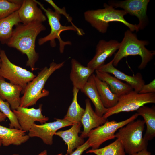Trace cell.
<instances>
[{
	"label": "cell",
	"instance_id": "cell-26",
	"mask_svg": "<svg viewBox=\"0 0 155 155\" xmlns=\"http://www.w3.org/2000/svg\"><path fill=\"white\" fill-rule=\"evenodd\" d=\"M79 90L73 87L72 102L63 119L73 124L81 123V119L85 111V109L80 106L78 102V94Z\"/></svg>",
	"mask_w": 155,
	"mask_h": 155
},
{
	"label": "cell",
	"instance_id": "cell-31",
	"mask_svg": "<svg viewBox=\"0 0 155 155\" xmlns=\"http://www.w3.org/2000/svg\"><path fill=\"white\" fill-rule=\"evenodd\" d=\"M155 92V80L154 79L149 83L144 84L142 87L139 93L145 94Z\"/></svg>",
	"mask_w": 155,
	"mask_h": 155
},
{
	"label": "cell",
	"instance_id": "cell-9",
	"mask_svg": "<svg viewBox=\"0 0 155 155\" xmlns=\"http://www.w3.org/2000/svg\"><path fill=\"white\" fill-rule=\"evenodd\" d=\"M0 58L1 60L0 76L8 80L13 84L21 87L23 92L28 83L36 75L32 72L12 63L4 50L1 51Z\"/></svg>",
	"mask_w": 155,
	"mask_h": 155
},
{
	"label": "cell",
	"instance_id": "cell-30",
	"mask_svg": "<svg viewBox=\"0 0 155 155\" xmlns=\"http://www.w3.org/2000/svg\"><path fill=\"white\" fill-rule=\"evenodd\" d=\"M45 1L51 5L54 9L55 11L60 15L61 14L63 15L66 18L68 21L71 23L72 26L75 27H77L73 23L72 18L69 16V14L67 13L65 7H63L62 8L59 7L51 0H45Z\"/></svg>",
	"mask_w": 155,
	"mask_h": 155
},
{
	"label": "cell",
	"instance_id": "cell-23",
	"mask_svg": "<svg viewBox=\"0 0 155 155\" xmlns=\"http://www.w3.org/2000/svg\"><path fill=\"white\" fill-rule=\"evenodd\" d=\"M137 113L138 115L142 116L146 126V132L144 136V140L147 141H151L155 136V108L143 106L140 108Z\"/></svg>",
	"mask_w": 155,
	"mask_h": 155
},
{
	"label": "cell",
	"instance_id": "cell-11",
	"mask_svg": "<svg viewBox=\"0 0 155 155\" xmlns=\"http://www.w3.org/2000/svg\"><path fill=\"white\" fill-rule=\"evenodd\" d=\"M56 121L45 123L40 125L35 123L28 131L30 137H38L40 138L45 144L51 145L53 143V136L59 129L72 125L71 123L63 119H56Z\"/></svg>",
	"mask_w": 155,
	"mask_h": 155
},
{
	"label": "cell",
	"instance_id": "cell-2",
	"mask_svg": "<svg viewBox=\"0 0 155 155\" xmlns=\"http://www.w3.org/2000/svg\"><path fill=\"white\" fill-rule=\"evenodd\" d=\"M103 6V9L88 10L84 13L85 20L99 32L106 33L109 23L115 22L122 23L132 32L139 30L137 24L130 23L124 18L127 14L124 10L116 9L106 3Z\"/></svg>",
	"mask_w": 155,
	"mask_h": 155
},
{
	"label": "cell",
	"instance_id": "cell-17",
	"mask_svg": "<svg viewBox=\"0 0 155 155\" xmlns=\"http://www.w3.org/2000/svg\"><path fill=\"white\" fill-rule=\"evenodd\" d=\"M85 102V111L81 119L83 131L80 137L83 139L88 137V134L91 130L102 125L108 120L96 113L92 107L89 99H86Z\"/></svg>",
	"mask_w": 155,
	"mask_h": 155
},
{
	"label": "cell",
	"instance_id": "cell-33",
	"mask_svg": "<svg viewBox=\"0 0 155 155\" xmlns=\"http://www.w3.org/2000/svg\"><path fill=\"white\" fill-rule=\"evenodd\" d=\"M132 155H151V154L148 151L147 149H144Z\"/></svg>",
	"mask_w": 155,
	"mask_h": 155
},
{
	"label": "cell",
	"instance_id": "cell-6",
	"mask_svg": "<svg viewBox=\"0 0 155 155\" xmlns=\"http://www.w3.org/2000/svg\"><path fill=\"white\" fill-rule=\"evenodd\" d=\"M37 4L45 13L47 18L49 25L51 28V32L47 36L39 39L38 44L42 45L46 42L50 41V46L54 47L56 45L55 40L57 39L59 42V50L61 53L64 52L65 47L66 45H70L71 42L69 41H64L60 37V34L63 32L67 30H72L77 32L80 36L83 35L84 33L81 29L74 27L72 26H65L62 25L60 22L61 15L51 9L45 8L43 4L38 1L36 0Z\"/></svg>",
	"mask_w": 155,
	"mask_h": 155
},
{
	"label": "cell",
	"instance_id": "cell-35",
	"mask_svg": "<svg viewBox=\"0 0 155 155\" xmlns=\"http://www.w3.org/2000/svg\"><path fill=\"white\" fill-rule=\"evenodd\" d=\"M6 117L3 113L0 111V122L4 121Z\"/></svg>",
	"mask_w": 155,
	"mask_h": 155
},
{
	"label": "cell",
	"instance_id": "cell-12",
	"mask_svg": "<svg viewBox=\"0 0 155 155\" xmlns=\"http://www.w3.org/2000/svg\"><path fill=\"white\" fill-rule=\"evenodd\" d=\"M42 104H40L37 109L20 106L16 110L13 111L22 130L26 132L28 131L35 122H39L42 124L49 120L48 117L42 114Z\"/></svg>",
	"mask_w": 155,
	"mask_h": 155
},
{
	"label": "cell",
	"instance_id": "cell-7",
	"mask_svg": "<svg viewBox=\"0 0 155 155\" xmlns=\"http://www.w3.org/2000/svg\"><path fill=\"white\" fill-rule=\"evenodd\" d=\"M155 103V93L141 94L132 90L128 93L119 96L116 105L108 109L102 117L107 119L114 114L137 111L145 104Z\"/></svg>",
	"mask_w": 155,
	"mask_h": 155
},
{
	"label": "cell",
	"instance_id": "cell-18",
	"mask_svg": "<svg viewBox=\"0 0 155 155\" xmlns=\"http://www.w3.org/2000/svg\"><path fill=\"white\" fill-rule=\"evenodd\" d=\"M82 124L81 123L73 124L69 129L60 131L55 133V135L62 139L67 146L65 155L70 154L75 148H77L84 143L83 139L78 136Z\"/></svg>",
	"mask_w": 155,
	"mask_h": 155
},
{
	"label": "cell",
	"instance_id": "cell-21",
	"mask_svg": "<svg viewBox=\"0 0 155 155\" xmlns=\"http://www.w3.org/2000/svg\"><path fill=\"white\" fill-rule=\"evenodd\" d=\"M93 74L80 90L91 100L95 106L96 113L102 117L108 109L105 108L102 103Z\"/></svg>",
	"mask_w": 155,
	"mask_h": 155
},
{
	"label": "cell",
	"instance_id": "cell-1",
	"mask_svg": "<svg viewBox=\"0 0 155 155\" xmlns=\"http://www.w3.org/2000/svg\"><path fill=\"white\" fill-rule=\"evenodd\" d=\"M12 35L6 43L10 47L16 49L28 57L26 65L32 71L36 69L35 63L39 58L35 50L36 39L40 33L46 29L42 23L34 22L24 24H19L15 26Z\"/></svg>",
	"mask_w": 155,
	"mask_h": 155
},
{
	"label": "cell",
	"instance_id": "cell-16",
	"mask_svg": "<svg viewBox=\"0 0 155 155\" xmlns=\"http://www.w3.org/2000/svg\"><path fill=\"white\" fill-rule=\"evenodd\" d=\"M23 91L21 87L7 82L0 76V97L3 100H6L12 111L20 106V94Z\"/></svg>",
	"mask_w": 155,
	"mask_h": 155
},
{
	"label": "cell",
	"instance_id": "cell-34",
	"mask_svg": "<svg viewBox=\"0 0 155 155\" xmlns=\"http://www.w3.org/2000/svg\"><path fill=\"white\" fill-rule=\"evenodd\" d=\"M12 155H19L18 154H14ZM38 155H48L47 154V151L46 150H44L42 152L39 154ZM56 155H62V153H60Z\"/></svg>",
	"mask_w": 155,
	"mask_h": 155
},
{
	"label": "cell",
	"instance_id": "cell-19",
	"mask_svg": "<svg viewBox=\"0 0 155 155\" xmlns=\"http://www.w3.org/2000/svg\"><path fill=\"white\" fill-rule=\"evenodd\" d=\"M71 69L70 78L73 87L81 90L93 74L94 70L82 65L75 59L71 61Z\"/></svg>",
	"mask_w": 155,
	"mask_h": 155
},
{
	"label": "cell",
	"instance_id": "cell-14",
	"mask_svg": "<svg viewBox=\"0 0 155 155\" xmlns=\"http://www.w3.org/2000/svg\"><path fill=\"white\" fill-rule=\"evenodd\" d=\"M37 5L35 0H23L18 11L23 24H26L36 22L42 23L46 20V16L37 6Z\"/></svg>",
	"mask_w": 155,
	"mask_h": 155
},
{
	"label": "cell",
	"instance_id": "cell-32",
	"mask_svg": "<svg viewBox=\"0 0 155 155\" xmlns=\"http://www.w3.org/2000/svg\"><path fill=\"white\" fill-rule=\"evenodd\" d=\"M90 147L87 140L84 144L76 148L70 155H81L83 152L87 149Z\"/></svg>",
	"mask_w": 155,
	"mask_h": 155
},
{
	"label": "cell",
	"instance_id": "cell-29",
	"mask_svg": "<svg viewBox=\"0 0 155 155\" xmlns=\"http://www.w3.org/2000/svg\"><path fill=\"white\" fill-rule=\"evenodd\" d=\"M0 111L9 119L10 128L21 129L16 117L11 109L9 104L7 101H4L0 97Z\"/></svg>",
	"mask_w": 155,
	"mask_h": 155
},
{
	"label": "cell",
	"instance_id": "cell-20",
	"mask_svg": "<svg viewBox=\"0 0 155 155\" xmlns=\"http://www.w3.org/2000/svg\"><path fill=\"white\" fill-rule=\"evenodd\" d=\"M26 132L21 129L8 128L0 125V138L4 146H18L26 142L30 138Z\"/></svg>",
	"mask_w": 155,
	"mask_h": 155
},
{
	"label": "cell",
	"instance_id": "cell-15",
	"mask_svg": "<svg viewBox=\"0 0 155 155\" xmlns=\"http://www.w3.org/2000/svg\"><path fill=\"white\" fill-rule=\"evenodd\" d=\"M112 59L110 62L104 64L97 70L100 71L111 73L119 80L124 81L128 83L134 90L138 92L145 84L142 76L140 73L131 76L127 75L118 70L113 65Z\"/></svg>",
	"mask_w": 155,
	"mask_h": 155
},
{
	"label": "cell",
	"instance_id": "cell-3",
	"mask_svg": "<svg viewBox=\"0 0 155 155\" xmlns=\"http://www.w3.org/2000/svg\"><path fill=\"white\" fill-rule=\"evenodd\" d=\"M149 44L148 41L139 40L135 34L129 30H127L120 42L118 51L113 59V65L117 66L124 57L130 55H139L141 57L142 61L138 68L144 69L155 55L154 51H150L146 47Z\"/></svg>",
	"mask_w": 155,
	"mask_h": 155
},
{
	"label": "cell",
	"instance_id": "cell-36",
	"mask_svg": "<svg viewBox=\"0 0 155 155\" xmlns=\"http://www.w3.org/2000/svg\"><path fill=\"white\" fill-rule=\"evenodd\" d=\"M2 145V141L1 139L0 138V148Z\"/></svg>",
	"mask_w": 155,
	"mask_h": 155
},
{
	"label": "cell",
	"instance_id": "cell-25",
	"mask_svg": "<svg viewBox=\"0 0 155 155\" xmlns=\"http://www.w3.org/2000/svg\"><path fill=\"white\" fill-rule=\"evenodd\" d=\"M21 22V21L18 11L6 18L0 19V41L1 43L6 44L12 35L13 27Z\"/></svg>",
	"mask_w": 155,
	"mask_h": 155
},
{
	"label": "cell",
	"instance_id": "cell-5",
	"mask_svg": "<svg viewBox=\"0 0 155 155\" xmlns=\"http://www.w3.org/2000/svg\"><path fill=\"white\" fill-rule=\"evenodd\" d=\"M145 124L144 120L140 119L132 121L115 134V137L120 141L129 155L147 149L148 142L143 137Z\"/></svg>",
	"mask_w": 155,
	"mask_h": 155
},
{
	"label": "cell",
	"instance_id": "cell-13",
	"mask_svg": "<svg viewBox=\"0 0 155 155\" xmlns=\"http://www.w3.org/2000/svg\"><path fill=\"white\" fill-rule=\"evenodd\" d=\"M120 42L115 40L99 41L96 46L95 54L88 63L87 67L94 71L104 64L106 59L119 49Z\"/></svg>",
	"mask_w": 155,
	"mask_h": 155
},
{
	"label": "cell",
	"instance_id": "cell-24",
	"mask_svg": "<svg viewBox=\"0 0 155 155\" xmlns=\"http://www.w3.org/2000/svg\"><path fill=\"white\" fill-rule=\"evenodd\" d=\"M93 75L104 106L106 108L109 109L115 106L117 103L119 97L111 91L106 83L100 80L95 75Z\"/></svg>",
	"mask_w": 155,
	"mask_h": 155
},
{
	"label": "cell",
	"instance_id": "cell-8",
	"mask_svg": "<svg viewBox=\"0 0 155 155\" xmlns=\"http://www.w3.org/2000/svg\"><path fill=\"white\" fill-rule=\"evenodd\" d=\"M137 113L124 121L117 122L108 120L102 125L92 129L88 135V144L92 149L98 148L104 142L114 139L115 132L128 123L134 121L138 117Z\"/></svg>",
	"mask_w": 155,
	"mask_h": 155
},
{
	"label": "cell",
	"instance_id": "cell-37",
	"mask_svg": "<svg viewBox=\"0 0 155 155\" xmlns=\"http://www.w3.org/2000/svg\"><path fill=\"white\" fill-rule=\"evenodd\" d=\"M1 48L0 47V52H1ZM1 59L0 58V67H1Z\"/></svg>",
	"mask_w": 155,
	"mask_h": 155
},
{
	"label": "cell",
	"instance_id": "cell-22",
	"mask_svg": "<svg viewBox=\"0 0 155 155\" xmlns=\"http://www.w3.org/2000/svg\"><path fill=\"white\" fill-rule=\"evenodd\" d=\"M95 71L96 75L100 80L106 83L111 91L118 96L128 93L133 90L132 88L128 84L122 82L109 73L97 70Z\"/></svg>",
	"mask_w": 155,
	"mask_h": 155
},
{
	"label": "cell",
	"instance_id": "cell-4",
	"mask_svg": "<svg viewBox=\"0 0 155 155\" xmlns=\"http://www.w3.org/2000/svg\"><path fill=\"white\" fill-rule=\"evenodd\" d=\"M65 62L57 63L54 61L50 64L49 67H44L38 75L26 86L20 98V106L24 108L34 105L40 98L48 96V91L44 89L48 79L56 70L62 67Z\"/></svg>",
	"mask_w": 155,
	"mask_h": 155
},
{
	"label": "cell",
	"instance_id": "cell-27",
	"mask_svg": "<svg viewBox=\"0 0 155 155\" xmlns=\"http://www.w3.org/2000/svg\"><path fill=\"white\" fill-rule=\"evenodd\" d=\"M86 153L96 155H126V153L122 144L118 139L103 148L90 149Z\"/></svg>",
	"mask_w": 155,
	"mask_h": 155
},
{
	"label": "cell",
	"instance_id": "cell-28",
	"mask_svg": "<svg viewBox=\"0 0 155 155\" xmlns=\"http://www.w3.org/2000/svg\"><path fill=\"white\" fill-rule=\"evenodd\" d=\"M23 0H0V19L6 18L20 8Z\"/></svg>",
	"mask_w": 155,
	"mask_h": 155
},
{
	"label": "cell",
	"instance_id": "cell-10",
	"mask_svg": "<svg viewBox=\"0 0 155 155\" xmlns=\"http://www.w3.org/2000/svg\"><path fill=\"white\" fill-rule=\"evenodd\" d=\"M150 1L149 0H111L108 2V5L115 9L122 8L127 14L136 17L139 20L137 25L139 30L144 29L148 24L147 12Z\"/></svg>",
	"mask_w": 155,
	"mask_h": 155
}]
</instances>
